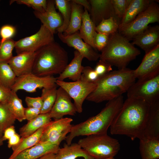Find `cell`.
<instances>
[{
    "label": "cell",
    "mask_w": 159,
    "mask_h": 159,
    "mask_svg": "<svg viewBox=\"0 0 159 159\" xmlns=\"http://www.w3.org/2000/svg\"><path fill=\"white\" fill-rule=\"evenodd\" d=\"M16 133L15 127L13 125L6 128L3 132L2 137L3 140H8Z\"/></svg>",
    "instance_id": "cell-46"
},
{
    "label": "cell",
    "mask_w": 159,
    "mask_h": 159,
    "mask_svg": "<svg viewBox=\"0 0 159 159\" xmlns=\"http://www.w3.org/2000/svg\"><path fill=\"white\" fill-rule=\"evenodd\" d=\"M72 121V118L69 117L52 120L45 126L39 142H47L59 145L70 132Z\"/></svg>",
    "instance_id": "cell-11"
},
{
    "label": "cell",
    "mask_w": 159,
    "mask_h": 159,
    "mask_svg": "<svg viewBox=\"0 0 159 159\" xmlns=\"http://www.w3.org/2000/svg\"><path fill=\"white\" fill-rule=\"evenodd\" d=\"M71 99L63 88L59 87L57 89L55 102L49 112L51 118L56 120L62 118L66 115H74L77 111Z\"/></svg>",
    "instance_id": "cell-15"
},
{
    "label": "cell",
    "mask_w": 159,
    "mask_h": 159,
    "mask_svg": "<svg viewBox=\"0 0 159 159\" xmlns=\"http://www.w3.org/2000/svg\"><path fill=\"white\" fill-rule=\"evenodd\" d=\"M57 86L63 88L73 99L77 112L81 113L82 105L87 97L95 89V83H90L81 79L72 82L57 80Z\"/></svg>",
    "instance_id": "cell-10"
},
{
    "label": "cell",
    "mask_w": 159,
    "mask_h": 159,
    "mask_svg": "<svg viewBox=\"0 0 159 159\" xmlns=\"http://www.w3.org/2000/svg\"><path fill=\"white\" fill-rule=\"evenodd\" d=\"M159 139V101L150 105L143 139Z\"/></svg>",
    "instance_id": "cell-22"
},
{
    "label": "cell",
    "mask_w": 159,
    "mask_h": 159,
    "mask_svg": "<svg viewBox=\"0 0 159 159\" xmlns=\"http://www.w3.org/2000/svg\"><path fill=\"white\" fill-rule=\"evenodd\" d=\"M35 16L42 24L47 28L54 34L58 28L62 25L63 20L60 14L56 10L54 0H47V8L43 13L34 11Z\"/></svg>",
    "instance_id": "cell-16"
},
{
    "label": "cell",
    "mask_w": 159,
    "mask_h": 159,
    "mask_svg": "<svg viewBox=\"0 0 159 159\" xmlns=\"http://www.w3.org/2000/svg\"><path fill=\"white\" fill-rule=\"evenodd\" d=\"M16 77L8 63L0 62V83L11 90Z\"/></svg>",
    "instance_id": "cell-33"
},
{
    "label": "cell",
    "mask_w": 159,
    "mask_h": 159,
    "mask_svg": "<svg viewBox=\"0 0 159 159\" xmlns=\"http://www.w3.org/2000/svg\"><path fill=\"white\" fill-rule=\"evenodd\" d=\"M77 143L94 159L114 157L120 149L118 141L107 134L87 136L80 139Z\"/></svg>",
    "instance_id": "cell-6"
},
{
    "label": "cell",
    "mask_w": 159,
    "mask_h": 159,
    "mask_svg": "<svg viewBox=\"0 0 159 159\" xmlns=\"http://www.w3.org/2000/svg\"><path fill=\"white\" fill-rule=\"evenodd\" d=\"M55 159H76L82 157L84 159H94L88 155L77 143L69 145L64 143L56 154Z\"/></svg>",
    "instance_id": "cell-25"
},
{
    "label": "cell",
    "mask_w": 159,
    "mask_h": 159,
    "mask_svg": "<svg viewBox=\"0 0 159 159\" xmlns=\"http://www.w3.org/2000/svg\"><path fill=\"white\" fill-rule=\"evenodd\" d=\"M16 41L11 39L0 43V62L8 63L13 56V50L15 48Z\"/></svg>",
    "instance_id": "cell-36"
},
{
    "label": "cell",
    "mask_w": 159,
    "mask_h": 159,
    "mask_svg": "<svg viewBox=\"0 0 159 159\" xmlns=\"http://www.w3.org/2000/svg\"><path fill=\"white\" fill-rule=\"evenodd\" d=\"M105 159H115L114 157H110L109 158H107Z\"/></svg>",
    "instance_id": "cell-52"
},
{
    "label": "cell",
    "mask_w": 159,
    "mask_h": 159,
    "mask_svg": "<svg viewBox=\"0 0 159 159\" xmlns=\"http://www.w3.org/2000/svg\"><path fill=\"white\" fill-rule=\"evenodd\" d=\"M101 52L100 59L116 67L118 69L126 68L129 63L141 53L118 32L110 35L107 45Z\"/></svg>",
    "instance_id": "cell-5"
},
{
    "label": "cell",
    "mask_w": 159,
    "mask_h": 159,
    "mask_svg": "<svg viewBox=\"0 0 159 159\" xmlns=\"http://www.w3.org/2000/svg\"><path fill=\"white\" fill-rule=\"evenodd\" d=\"M56 81V78L53 76L40 77L31 73L16 77L11 90L16 92L20 90L34 92L39 88L57 86Z\"/></svg>",
    "instance_id": "cell-12"
},
{
    "label": "cell",
    "mask_w": 159,
    "mask_h": 159,
    "mask_svg": "<svg viewBox=\"0 0 159 159\" xmlns=\"http://www.w3.org/2000/svg\"><path fill=\"white\" fill-rule=\"evenodd\" d=\"M59 148V145L47 142H39L34 146L21 152L12 159H38L48 154H56Z\"/></svg>",
    "instance_id": "cell-20"
},
{
    "label": "cell",
    "mask_w": 159,
    "mask_h": 159,
    "mask_svg": "<svg viewBox=\"0 0 159 159\" xmlns=\"http://www.w3.org/2000/svg\"><path fill=\"white\" fill-rule=\"evenodd\" d=\"M150 105L142 100L127 98L110 126L112 135H124L132 140L143 139Z\"/></svg>",
    "instance_id": "cell-1"
},
{
    "label": "cell",
    "mask_w": 159,
    "mask_h": 159,
    "mask_svg": "<svg viewBox=\"0 0 159 159\" xmlns=\"http://www.w3.org/2000/svg\"><path fill=\"white\" fill-rule=\"evenodd\" d=\"M56 154L53 153H51L46 155L39 159H55Z\"/></svg>",
    "instance_id": "cell-49"
},
{
    "label": "cell",
    "mask_w": 159,
    "mask_h": 159,
    "mask_svg": "<svg viewBox=\"0 0 159 159\" xmlns=\"http://www.w3.org/2000/svg\"><path fill=\"white\" fill-rule=\"evenodd\" d=\"M67 52L55 41L36 52L32 73L44 77L61 74L68 64Z\"/></svg>",
    "instance_id": "cell-4"
},
{
    "label": "cell",
    "mask_w": 159,
    "mask_h": 159,
    "mask_svg": "<svg viewBox=\"0 0 159 159\" xmlns=\"http://www.w3.org/2000/svg\"><path fill=\"white\" fill-rule=\"evenodd\" d=\"M139 150L142 159L159 158V139L140 140Z\"/></svg>",
    "instance_id": "cell-29"
},
{
    "label": "cell",
    "mask_w": 159,
    "mask_h": 159,
    "mask_svg": "<svg viewBox=\"0 0 159 159\" xmlns=\"http://www.w3.org/2000/svg\"><path fill=\"white\" fill-rule=\"evenodd\" d=\"M16 32L15 27L11 25L6 24L2 26L0 29V36L1 38L0 43H2L6 40L11 39Z\"/></svg>",
    "instance_id": "cell-42"
},
{
    "label": "cell",
    "mask_w": 159,
    "mask_h": 159,
    "mask_svg": "<svg viewBox=\"0 0 159 159\" xmlns=\"http://www.w3.org/2000/svg\"><path fill=\"white\" fill-rule=\"evenodd\" d=\"M60 40L69 47H73L83 57L90 61H96L100 58V54L91 46L85 42L80 35L79 31L70 35L58 33Z\"/></svg>",
    "instance_id": "cell-14"
},
{
    "label": "cell",
    "mask_w": 159,
    "mask_h": 159,
    "mask_svg": "<svg viewBox=\"0 0 159 159\" xmlns=\"http://www.w3.org/2000/svg\"><path fill=\"white\" fill-rule=\"evenodd\" d=\"M24 114L25 119L29 121L34 119L40 114L41 110L27 107L24 108Z\"/></svg>",
    "instance_id": "cell-44"
},
{
    "label": "cell",
    "mask_w": 159,
    "mask_h": 159,
    "mask_svg": "<svg viewBox=\"0 0 159 159\" xmlns=\"http://www.w3.org/2000/svg\"><path fill=\"white\" fill-rule=\"evenodd\" d=\"M94 69L100 77L112 71V66L105 60L100 59L96 64Z\"/></svg>",
    "instance_id": "cell-41"
},
{
    "label": "cell",
    "mask_w": 159,
    "mask_h": 159,
    "mask_svg": "<svg viewBox=\"0 0 159 159\" xmlns=\"http://www.w3.org/2000/svg\"><path fill=\"white\" fill-rule=\"evenodd\" d=\"M45 127L41 128L28 137L21 138L19 143L11 148L13 152L8 159L14 158L21 152L34 146L39 143Z\"/></svg>",
    "instance_id": "cell-28"
},
{
    "label": "cell",
    "mask_w": 159,
    "mask_h": 159,
    "mask_svg": "<svg viewBox=\"0 0 159 159\" xmlns=\"http://www.w3.org/2000/svg\"><path fill=\"white\" fill-rule=\"evenodd\" d=\"M54 41V34L42 24L36 33L16 41L14 48L17 54L34 52Z\"/></svg>",
    "instance_id": "cell-9"
},
{
    "label": "cell",
    "mask_w": 159,
    "mask_h": 159,
    "mask_svg": "<svg viewBox=\"0 0 159 159\" xmlns=\"http://www.w3.org/2000/svg\"><path fill=\"white\" fill-rule=\"evenodd\" d=\"M20 137V135L16 133L14 134L8 140V147L11 148L18 144L21 140Z\"/></svg>",
    "instance_id": "cell-47"
},
{
    "label": "cell",
    "mask_w": 159,
    "mask_h": 159,
    "mask_svg": "<svg viewBox=\"0 0 159 159\" xmlns=\"http://www.w3.org/2000/svg\"><path fill=\"white\" fill-rule=\"evenodd\" d=\"M49 113L40 114L34 119L28 122L19 129L21 138L28 137L36 132L41 128L45 126L51 121Z\"/></svg>",
    "instance_id": "cell-24"
},
{
    "label": "cell",
    "mask_w": 159,
    "mask_h": 159,
    "mask_svg": "<svg viewBox=\"0 0 159 159\" xmlns=\"http://www.w3.org/2000/svg\"><path fill=\"white\" fill-rule=\"evenodd\" d=\"M120 21L113 17L103 20L96 26L97 32L111 35L118 32Z\"/></svg>",
    "instance_id": "cell-34"
},
{
    "label": "cell",
    "mask_w": 159,
    "mask_h": 159,
    "mask_svg": "<svg viewBox=\"0 0 159 159\" xmlns=\"http://www.w3.org/2000/svg\"><path fill=\"white\" fill-rule=\"evenodd\" d=\"M110 36V35L96 32L93 39L95 49L101 52L107 45Z\"/></svg>",
    "instance_id": "cell-40"
},
{
    "label": "cell",
    "mask_w": 159,
    "mask_h": 159,
    "mask_svg": "<svg viewBox=\"0 0 159 159\" xmlns=\"http://www.w3.org/2000/svg\"><path fill=\"white\" fill-rule=\"evenodd\" d=\"M91 6L89 14L96 26L103 20L113 17L120 20L115 14L111 0H89Z\"/></svg>",
    "instance_id": "cell-17"
},
{
    "label": "cell",
    "mask_w": 159,
    "mask_h": 159,
    "mask_svg": "<svg viewBox=\"0 0 159 159\" xmlns=\"http://www.w3.org/2000/svg\"><path fill=\"white\" fill-rule=\"evenodd\" d=\"M56 7L58 9L62 17V25L57 29L58 33H63L67 28L70 21L71 14L70 0H55Z\"/></svg>",
    "instance_id": "cell-31"
},
{
    "label": "cell",
    "mask_w": 159,
    "mask_h": 159,
    "mask_svg": "<svg viewBox=\"0 0 159 159\" xmlns=\"http://www.w3.org/2000/svg\"><path fill=\"white\" fill-rule=\"evenodd\" d=\"M25 100L28 107L41 110L42 106L43 101L41 96L37 97L26 96L25 97Z\"/></svg>",
    "instance_id": "cell-43"
},
{
    "label": "cell",
    "mask_w": 159,
    "mask_h": 159,
    "mask_svg": "<svg viewBox=\"0 0 159 159\" xmlns=\"http://www.w3.org/2000/svg\"><path fill=\"white\" fill-rule=\"evenodd\" d=\"M152 1L131 0L125 13L120 22L118 30L133 21L139 14L147 8Z\"/></svg>",
    "instance_id": "cell-23"
},
{
    "label": "cell",
    "mask_w": 159,
    "mask_h": 159,
    "mask_svg": "<svg viewBox=\"0 0 159 159\" xmlns=\"http://www.w3.org/2000/svg\"><path fill=\"white\" fill-rule=\"evenodd\" d=\"M16 120L5 102H0V126L3 131L13 125Z\"/></svg>",
    "instance_id": "cell-35"
},
{
    "label": "cell",
    "mask_w": 159,
    "mask_h": 159,
    "mask_svg": "<svg viewBox=\"0 0 159 159\" xmlns=\"http://www.w3.org/2000/svg\"><path fill=\"white\" fill-rule=\"evenodd\" d=\"M5 102L16 120L20 122L26 120L24 114L25 108L21 100L19 97L16 92L11 90L10 96Z\"/></svg>",
    "instance_id": "cell-30"
},
{
    "label": "cell",
    "mask_w": 159,
    "mask_h": 159,
    "mask_svg": "<svg viewBox=\"0 0 159 159\" xmlns=\"http://www.w3.org/2000/svg\"><path fill=\"white\" fill-rule=\"evenodd\" d=\"M36 52L25 53L13 56L8 64L16 77L32 73Z\"/></svg>",
    "instance_id": "cell-19"
},
{
    "label": "cell",
    "mask_w": 159,
    "mask_h": 159,
    "mask_svg": "<svg viewBox=\"0 0 159 159\" xmlns=\"http://www.w3.org/2000/svg\"><path fill=\"white\" fill-rule=\"evenodd\" d=\"M18 4H23L32 7L34 11L43 13L46 10L47 1L46 0H16Z\"/></svg>",
    "instance_id": "cell-37"
},
{
    "label": "cell",
    "mask_w": 159,
    "mask_h": 159,
    "mask_svg": "<svg viewBox=\"0 0 159 159\" xmlns=\"http://www.w3.org/2000/svg\"><path fill=\"white\" fill-rule=\"evenodd\" d=\"M131 0H111L115 15L120 20L124 16Z\"/></svg>",
    "instance_id": "cell-38"
},
{
    "label": "cell",
    "mask_w": 159,
    "mask_h": 159,
    "mask_svg": "<svg viewBox=\"0 0 159 159\" xmlns=\"http://www.w3.org/2000/svg\"><path fill=\"white\" fill-rule=\"evenodd\" d=\"M159 22V5L152 0L147 8L118 32L129 41L147 28L150 24Z\"/></svg>",
    "instance_id": "cell-7"
},
{
    "label": "cell",
    "mask_w": 159,
    "mask_h": 159,
    "mask_svg": "<svg viewBox=\"0 0 159 159\" xmlns=\"http://www.w3.org/2000/svg\"><path fill=\"white\" fill-rule=\"evenodd\" d=\"M127 92V98L142 100L150 105L159 101V74L147 79L138 80Z\"/></svg>",
    "instance_id": "cell-8"
},
{
    "label": "cell",
    "mask_w": 159,
    "mask_h": 159,
    "mask_svg": "<svg viewBox=\"0 0 159 159\" xmlns=\"http://www.w3.org/2000/svg\"><path fill=\"white\" fill-rule=\"evenodd\" d=\"M83 58V56L75 50L73 59L59 76L56 77L57 80L62 81L67 78L73 81L80 80L83 67L82 64Z\"/></svg>",
    "instance_id": "cell-21"
},
{
    "label": "cell",
    "mask_w": 159,
    "mask_h": 159,
    "mask_svg": "<svg viewBox=\"0 0 159 159\" xmlns=\"http://www.w3.org/2000/svg\"><path fill=\"white\" fill-rule=\"evenodd\" d=\"M132 43L140 48L145 54L159 44V26H148L135 36Z\"/></svg>",
    "instance_id": "cell-18"
},
{
    "label": "cell",
    "mask_w": 159,
    "mask_h": 159,
    "mask_svg": "<svg viewBox=\"0 0 159 159\" xmlns=\"http://www.w3.org/2000/svg\"><path fill=\"white\" fill-rule=\"evenodd\" d=\"M134 74L136 79L143 80L159 74V44L145 54Z\"/></svg>",
    "instance_id": "cell-13"
},
{
    "label": "cell",
    "mask_w": 159,
    "mask_h": 159,
    "mask_svg": "<svg viewBox=\"0 0 159 159\" xmlns=\"http://www.w3.org/2000/svg\"><path fill=\"white\" fill-rule=\"evenodd\" d=\"M136 79L134 70L127 67L111 71L99 78L95 89L86 100L96 103L111 100L127 92Z\"/></svg>",
    "instance_id": "cell-2"
},
{
    "label": "cell",
    "mask_w": 159,
    "mask_h": 159,
    "mask_svg": "<svg viewBox=\"0 0 159 159\" xmlns=\"http://www.w3.org/2000/svg\"><path fill=\"white\" fill-rule=\"evenodd\" d=\"M99 77L94 69L89 66L83 67L80 79L90 83H95Z\"/></svg>",
    "instance_id": "cell-39"
},
{
    "label": "cell",
    "mask_w": 159,
    "mask_h": 159,
    "mask_svg": "<svg viewBox=\"0 0 159 159\" xmlns=\"http://www.w3.org/2000/svg\"><path fill=\"white\" fill-rule=\"evenodd\" d=\"M122 95L108 101L101 111L97 115L84 122L72 125L67 135L66 144L69 145L74 138L80 136L107 134V131L121 108L123 103Z\"/></svg>",
    "instance_id": "cell-3"
},
{
    "label": "cell",
    "mask_w": 159,
    "mask_h": 159,
    "mask_svg": "<svg viewBox=\"0 0 159 159\" xmlns=\"http://www.w3.org/2000/svg\"><path fill=\"white\" fill-rule=\"evenodd\" d=\"M57 86L42 88L41 97L42 100L43 104L41 114L49 113L52 110L57 97Z\"/></svg>",
    "instance_id": "cell-32"
},
{
    "label": "cell",
    "mask_w": 159,
    "mask_h": 159,
    "mask_svg": "<svg viewBox=\"0 0 159 159\" xmlns=\"http://www.w3.org/2000/svg\"><path fill=\"white\" fill-rule=\"evenodd\" d=\"M72 1L82 6L84 8V9L87 10L89 13L91 10V6L89 0H72Z\"/></svg>",
    "instance_id": "cell-48"
},
{
    "label": "cell",
    "mask_w": 159,
    "mask_h": 159,
    "mask_svg": "<svg viewBox=\"0 0 159 159\" xmlns=\"http://www.w3.org/2000/svg\"><path fill=\"white\" fill-rule=\"evenodd\" d=\"M71 14L69 25L63 33L65 35H70L80 30L82 23L84 9L81 6L70 0Z\"/></svg>",
    "instance_id": "cell-27"
},
{
    "label": "cell",
    "mask_w": 159,
    "mask_h": 159,
    "mask_svg": "<svg viewBox=\"0 0 159 159\" xmlns=\"http://www.w3.org/2000/svg\"><path fill=\"white\" fill-rule=\"evenodd\" d=\"M11 90L0 83V102H6L9 98Z\"/></svg>",
    "instance_id": "cell-45"
},
{
    "label": "cell",
    "mask_w": 159,
    "mask_h": 159,
    "mask_svg": "<svg viewBox=\"0 0 159 159\" xmlns=\"http://www.w3.org/2000/svg\"><path fill=\"white\" fill-rule=\"evenodd\" d=\"M3 133V131L0 126V138L2 137Z\"/></svg>",
    "instance_id": "cell-50"
},
{
    "label": "cell",
    "mask_w": 159,
    "mask_h": 159,
    "mask_svg": "<svg viewBox=\"0 0 159 159\" xmlns=\"http://www.w3.org/2000/svg\"><path fill=\"white\" fill-rule=\"evenodd\" d=\"M3 142L4 141L3 140L2 137L0 138V146L3 144Z\"/></svg>",
    "instance_id": "cell-51"
},
{
    "label": "cell",
    "mask_w": 159,
    "mask_h": 159,
    "mask_svg": "<svg viewBox=\"0 0 159 159\" xmlns=\"http://www.w3.org/2000/svg\"><path fill=\"white\" fill-rule=\"evenodd\" d=\"M96 26L90 18L89 12L87 10L84 9L82 24L79 31V33L83 40L94 49L95 48L93 39L96 32Z\"/></svg>",
    "instance_id": "cell-26"
}]
</instances>
